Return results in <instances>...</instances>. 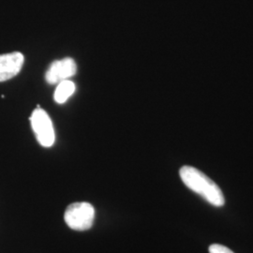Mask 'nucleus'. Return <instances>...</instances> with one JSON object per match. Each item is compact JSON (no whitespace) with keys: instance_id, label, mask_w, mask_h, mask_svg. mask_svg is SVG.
I'll use <instances>...</instances> for the list:
<instances>
[{"instance_id":"obj_1","label":"nucleus","mask_w":253,"mask_h":253,"mask_svg":"<svg viewBox=\"0 0 253 253\" xmlns=\"http://www.w3.org/2000/svg\"><path fill=\"white\" fill-rule=\"evenodd\" d=\"M179 174L181 180L190 190L199 194L213 207L221 208L225 205V198L219 187L204 172L191 166H184Z\"/></svg>"},{"instance_id":"obj_2","label":"nucleus","mask_w":253,"mask_h":253,"mask_svg":"<svg viewBox=\"0 0 253 253\" xmlns=\"http://www.w3.org/2000/svg\"><path fill=\"white\" fill-rule=\"evenodd\" d=\"M67 225L75 231H86L90 229L95 219V209L85 203H74L70 205L64 215Z\"/></svg>"},{"instance_id":"obj_3","label":"nucleus","mask_w":253,"mask_h":253,"mask_svg":"<svg viewBox=\"0 0 253 253\" xmlns=\"http://www.w3.org/2000/svg\"><path fill=\"white\" fill-rule=\"evenodd\" d=\"M29 119L40 145L44 147H51L54 145L55 140L54 126L45 111L38 107L33 111Z\"/></svg>"},{"instance_id":"obj_4","label":"nucleus","mask_w":253,"mask_h":253,"mask_svg":"<svg viewBox=\"0 0 253 253\" xmlns=\"http://www.w3.org/2000/svg\"><path fill=\"white\" fill-rule=\"evenodd\" d=\"M76 72L77 66L75 61L71 57H66L51 64L46 73L45 80L50 84H56L73 77Z\"/></svg>"},{"instance_id":"obj_5","label":"nucleus","mask_w":253,"mask_h":253,"mask_svg":"<svg viewBox=\"0 0 253 253\" xmlns=\"http://www.w3.org/2000/svg\"><path fill=\"white\" fill-rule=\"evenodd\" d=\"M24 61V54L19 52L0 54V82L15 77L20 73Z\"/></svg>"},{"instance_id":"obj_6","label":"nucleus","mask_w":253,"mask_h":253,"mask_svg":"<svg viewBox=\"0 0 253 253\" xmlns=\"http://www.w3.org/2000/svg\"><path fill=\"white\" fill-rule=\"evenodd\" d=\"M75 91L74 83L70 80L60 82L54 91V99L58 104L65 103Z\"/></svg>"},{"instance_id":"obj_7","label":"nucleus","mask_w":253,"mask_h":253,"mask_svg":"<svg viewBox=\"0 0 253 253\" xmlns=\"http://www.w3.org/2000/svg\"><path fill=\"white\" fill-rule=\"evenodd\" d=\"M209 253H235L225 246L219 244H213L209 247Z\"/></svg>"}]
</instances>
